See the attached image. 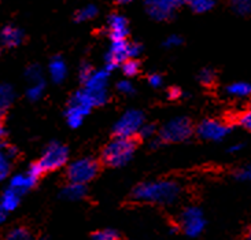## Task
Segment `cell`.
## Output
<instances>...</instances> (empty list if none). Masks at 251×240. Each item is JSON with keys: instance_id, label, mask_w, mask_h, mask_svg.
I'll use <instances>...</instances> for the list:
<instances>
[{"instance_id": "6da1fadb", "label": "cell", "mask_w": 251, "mask_h": 240, "mask_svg": "<svg viewBox=\"0 0 251 240\" xmlns=\"http://www.w3.org/2000/svg\"><path fill=\"white\" fill-rule=\"evenodd\" d=\"M181 185L173 180H154L136 185L130 198L143 203L173 205L181 196Z\"/></svg>"}, {"instance_id": "7a4b0ae2", "label": "cell", "mask_w": 251, "mask_h": 240, "mask_svg": "<svg viewBox=\"0 0 251 240\" xmlns=\"http://www.w3.org/2000/svg\"><path fill=\"white\" fill-rule=\"evenodd\" d=\"M135 139H120L114 137L104 145L100 155L103 165L109 168H123L128 165L135 155Z\"/></svg>"}, {"instance_id": "3957f363", "label": "cell", "mask_w": 251, "mask_h": 240, "mask_svg": "<svg viewBox=\"0 0 251 240\" xmlns=\"http://www.w3.org/2000/svg\"><path fill=\"white\" fill-rule=\"evenodd\" d=\"M100 162L94 157H82L73 161L66 169L69 183L87 185L99 174Z\"/></svg>"}, {"instance_id": "277c9868", "label": "cell", "mask_w": 251, "mask_h": 240, "mask_svg": "<svg viewBox=\"0 0 251 240\" xmlns=\"http://www.w3.org/2000/svg\"><path fill=\"white\" fill-rule=\"evenodd\" d=\"M194 133V125L187 117H176L170 120L158 130L159 140L165 143H183L187 142Z\"/></svg>"}, {"instance_id": "5b68a950", "label": "cell", "mask_w": 251, "mask_h": 240, "mask_svg": "<svg viewBox=\"0 0 251 240\" xmlns=\"http://www.w3.org/2000/svg\"><path fill=\"white\" fill-rule=\"evenodd\" d=\"M69 161V148L62 144L61 142H51L46 145L41 157L39 158L37 164L40 165L44 173L58 170L68 164Z\"/></svg>"}, {"instance_id": "8992f818", "label": "cell", "mask_w": 251, "mask_h": 240, "mask_svg": "<svg viewBox=\"0 0 251 240\" xmlns=\"http://www.w3.org/2000/svg\"><path fill=\"white\" fill-rule=\"evenodd\" d=\"M144 123V114L140 110H128L114 123L113 135L120 139H135Z\"/></svg>"}, {"instance_id": "52a82bcc", "label": "cell", "mask_w": 251, "mask_h": 240, "mask_svg": "<svg viewBox=\"0 0 251 240\" xmlns=\"http://www.w3.org/2000/svg\"><path fill=\"white\" fill-rule=\"evenodd\" d=\"M178 228L190 238H198L206 228L203 210L198 206H187L178 217Z\"/></svg>"}, {"instance_id": "ba28073f", "label": "cell", "mask_w": 251, "mask_h": 240, "mask_svg": "<svg viewBox=\"0 0 251 240\" xmlns=\"http://www.w3.org/2000/svg\"><path fill=\"white\" fill-rule=\"evenodd\" d=\"M44 174V171L40 168V165L37 162H33L27 168V170L21 171L17 173L10 177L8 181V187L17 191L21 195H25L26 192H29L32 188H34L37 183H39V178Z\"/></svg>"}, {"instance_id": "9c48e42d", "label": "cell", "mask_w": 251, "mask_h": 240, "mask_svg": "<svg viewBox=\"0 0 251 240\" xmlns=\"http://www.w3.org/2000/svg\"><path fill=\"white\" fill-rule=\"evenodd\" d=\"M232 126L231 123L216 120V118H206L197 126L198 136L203 140L209 142H221L231 135Z\"/></svg>"}, {"instance_id": "30bf717a", "label": "cell", "mask_w": 251, "mask_h": 240, "mask_svg": "<svg viewBox=\"0 0 251 240\" xmlns=\"http://www.w3.org/2000/svg\"><path fill=\"white\" fill-rule=\"evenodd\" d=\"M183 4H185V1L178 0H147L144 3V7L150 18L163 22L172 20Z\"/></svg>"}, {"instance_id": "8fae6325", "label": "cell", "mask_w": 251, "mask_h": 240, "mask_svg": "<svg viewBox=\"0 0 251 240\" xmlns=\"http://www.w3.org/2000/svg\"><path fill=\"white\" fill-rule=\"evenodd\" d=\"M129 43L125 40H111L107 52L104 55V69L107 72H113L117 68H121L124 62L130 59L129 56Z\"/></svg>"}, {"instance_id": "7c38bea8", "label": "cell", "mask_w": 251, "mask_h": 240, "mask_svg": "<svg viewBox=\"0 0 251 240\" xmlns=\"http://www.w3.org/2000/svg\"><path fill=\"white\" fill-rule=\"evenodd\" d=\"M69 102L78 104L84 109L92 110L94 107H102L109 102V94H107V91L94 92V91H89L87 88H82L75 92Z\"/></svg>"}, {"instance_id": "4fadbf2b", "label": "cell", "mask_w": 251, "mask_h": 240, "mask_svg": "<svg viewBox=\"0 0 251 240\" xmlns=\"http://www.w3.org/2000/svg\"><path fill=\"white\" fill-rule=\"evenodd\" d=\"M107 33L111 40H125L128 37L129 24L123 14L113 13L107 17Z\"/></svg>"}, {"instance_id": "5bb4252c", "label": "cell", "mask_w": 251, "mask_h": 240, "mask_svg": "<svg viewBox=\"0 0 251 240\" xmlns=\"http://www.w3.org/2000/svg\"><path fill=\"white\" fill-rule=\"evenodd\" d=\"M15 157H17V148L11 144L0 142V181L6 180L10 176Z\"/></svg>"}, {"instance_id": "9a60e30c", "label": "cell", "mask_w": 251, "mask_h": 240, "mask_svg": "<svg viewBox=\"0 0 251 240\" xmlns=\"http://www.w3.org/2000/svg\"><path fill=\"white\" fill-rule=\"evenodd\" d=\"M24 30L14 25H6L0 29V44L7 48L18 47L24 41Z\"/></svg>"}, {"instance_id": "2e32d148", "label": "cell", "mask_w": 251, "mask_h": 240, "mask_svg": "<svg viewBox=\"0 0 251 240\" xmlns=\"http://www.w3.org/2000/svg\"><path fill=\"white\" fill-rule=\"evenodd\" d=\"M89 113H91V110L84 109V107L75 104V103L68 102V106L65 109V118H66V122L72 129H77L81 126L85 117L88 116Z\"/></svg>"}, {"instance_id": "e0dca14e", "label": "cell", "mask_w": 251, "mask_h": 240, "mask_svg": "<svg viewBox=\"0 0 251 240\" xmlns=\"http://www.w3.org/2000/svg\"><path fill=\"white\" fill-rule=\"evenodd\" d=\"M48 73H50V78L55 84H61L65 81L68 77V65L65 59L59 55L54 56L48 63Z\"/></svg>"}, {"instance_id": "ac0fdd59", "label": "cell", "mask_w": 251, "mask_h": 240, "mask_svg": "<svg viewBox=\"0 0 251 240\" xmlns=\"http://www.w3.org/2000/svg\"><path fill=\"white\" fill-rule=\"evenodd\" d=\"M110 72L103 68L102 70H95L92 75L88 78V81L84 84V88L94 91V92H102V91H107V85H109Z\"/></svg>"}, {"instance_id": "d6986e66", "label": "cell", "mask_w": 251, "mask_h": 240, "mask_svg": "<svg viewBox=\"0 0 251 240\" xmlns=\"http://www.w3.org/2000/svg\"><path fill=\"white\" fill-rule=\"evenodd\" d=\"M87 185L82 184H75V183H68L62 188L61 198L65 200H70V202H75V200H81L87 196Z\"/></svg>"}, {"instance_id": "ffe728a7", "label": "cell", "mask_w": 251, "mask_h": 240, "mask_svg": "<svg viewBox=\"0 0 251 240\" xmlns=\"http://www.w3.org/2000/svg\"><path fill=\"white\" fill-rule=\"evenodd\" d=\"M21 198H22L21 193L11 190L10 187H7L6 190L1 192V195H0V206H1V209L6 213L14 212L20 206Z\"/></svg>"}, {"instance_id": "44dd1931", "label": "cell", "mask_w": 251, "mask_h": 240, "mask_svg": "<svg viewBox=\"0 0 251 240\" xmlns=\"http://www.w3.org/2000/svg\"><path fill=\"white\" fill-rule=\"evenodd\" d=\"M15 99V91L10 84H0V118L6 114Z\"/></svg>"}, {"instance_id": "7402d4cb", "label": "cell", "mask_w": 251, "mask_h": 240, "mask_svg": "<svg viewBox=\"0 0 251 240\" xmlns=\"http://www.w3.org/2000/svg\"><path fill=\"white\" fill-rule=\"evenodd\" d=\"M225 92L232 97H239V99H243V97H249L251 96V82L247 81H236L232 82L229 85H226Z\"/></svg>"}, {"instance_id": "603a6c76", "label": "cell", "mask_w": 251, "mask_h": 240, "mask_svg": "<svg viewBox=\"0 0 251 240\" xmlns=\"http://www.w3.org/2000/svg\"><path fill=\"white\" fill-rule=\"evenodd\" d=\"M98 13H99V10L95 4H88V6L82 7V8L75 11V22H87V21L96 18Z\"/></svg>"}, {"instance_id": "cb8c5ba5", "label": "cell", "mask_w": 251, "mask_h": 240, "mask_svg": "<svg viewBox=\"0 0 251 240\" xmlns=\"http://www.w3.org/2000/svg\"><path fill=\"white\" fill-rule=\"evenodd\" d=\"M4 240H34L32 232L25 226H15L4 236Z\"/></svg>"}, {"instance_id": "d4e9b609", "label": "cell", "mask_w": 251, "mask_h": 240, "mask_svg": "<svg viewBox=\"0 0 251 240\" xmlns=\"http://www.w3.org/2000/svg\"><path fill=\"white\" fill-rule=\"evenodd\" d=\"M190 8L197 14H204L211 11L214 6H216V1L213 0H191L187 3Z\"/></svg>"}, {"instance_id": "484cf974", "label": "cell", "mask_w": 251, "mask_h": 240, "mask_svg": "<svg viewBox=\"0 0 251 240\" xmlns=\"http://www.w3.org/2000/svg\"><path fill=\"white\" fill-rule=\"evenodd\" d=\"M25 78L29 82V85L32 84H39V82L44 81V77H43V70L39 65H29L25 70Z\"/></svg>"}, {"instance_id": "4316f807", "label": "cell", "mask_w": 251, "mask_h": 240, "mask_svg": "<svg viewBox=\"0 0 251 240\" xmlns=\"http://www.w3.org/2000/svg\"><path fill=\"white\" fill-rule=\"evenodd\" d=\"M44 91H46V81L39 82V84H32L26 89V97L32 102H37L43 97Z\"/></svg>"}, {"instance_id": "83f0119b", "label": "cell", "mask_w": 251, "mask_h": 240, "mask_svg": "<svg viewBox=\"0 0 251 240\" xmlns=\"http://www.w3.org/2000/svg\"><path fill=\"white\" fill-rule=\"evenodd\" d=\"M232 11L240 17L251 15V0H233L231 3Z\"/></svg>"}, {"instance_id": "f1b7e54d", "label": "cell", "mask_w": 251, "mask_h": 240, "mask_svg": "<svg viewBox=\"0 0 251 240\" xmlns=\"http://www.w3.org/2000/svg\"><path fill=\"white\" fill-rule=\"evenodd\" d=\"M121 70H123L124 75L128 77V78L136 77L140 72V62H139V59H128V61L123 63Z\"/></svg>"}, {"instance_id": "f546056e", "label": "cell", "mask_w": 251, "mask_h": 240, "mask_svg": "<svg viewBox=\"0 0 251 240\" xmlns=\"http://www.w3.org/2000/svg\"><path fill=\"white\" fill-rule=\"evenodd\" d=\"M198 81L204 87H211L216 82V72L211 68H204L198 74Z\"/></svg>"}, {"instance_id": "4dcf8cb0", "label": "cell", "mask_w": 251, "mask_h": 240, "mask_svg": "<svg viewBox=\"0 0 251 240\" xmlns=\"http://www.w3.org/2000/svg\"><path fill=\"white\" fill-rule=\"evenodd\" d=\"M92 240H118L120 235L114 229H102V231H96L95 233H92L91 236Z\"/></svg>"}, {"instance_id": "1f68e13d", "label": "cell", "mask_w": 251, "mask_h": 240, "mask_svg": "<svg viewBox=\"0 0 251 240\" xmlns=\"http://www.w3.org/2000/svg\"><path fill=\"white\" fill-rule=\"evenodd\" d=\"M235 120H236V123H238L239 126L245 128L247 132H250L251 133V109L246 110L243 113H240L239 116H236Z\"/></svg>"}, {"instance_id": "d6a6232c", "label": "cell", "mask_w": 251, "mask_h": 240, "mask_svg": "<svg viewBox=\"0 0 251 240\" xmlns=\"http://www.w3.org/2000/svg\"><path fill=\"white\" fill-rule=\"evenodd\" d=\"M94 72H95V69L92 68L89 63H87V62H82L81 65H80V68H78V80L82 82V85L88 81V78L92 75Z\"/></svg>"}, {"instance_id": "836d02e7", "label": "cell", "mask_w": 251, "mask_h": 240, "mask_svg": "<svg viewBox=\"0 0 251 240\" xmlns=\"http://www.w3.org/2000/svg\"><path fill=\"white\" fill-rule=\"evenodd\" d=\"M117 91L120 92V94H123V95H133L136 92L135 87H133V84L129 81V80H121V81L117 82Z\"/></svg>"}, {"instance_id": "e575fe53", "label": "cell", "mask_w": 251, "mask_h": 240, "mask_svg": "<svg viewBox=\"0 0 251 240\" xmlns=\"http://www.w3.org/2000/svg\"><path fill=\"white\" fill-rule=\"evenodd\" d=\"M235 178L239 181H251V162L246 166L239 168L235 171Z\"/></svg>"}, {"instance_id": "d590c367", "label": "cell", "mask_w": 251, "mask_h": 240, "mask_svg": "<svg viewBox=\"0 0 251 240\" xmlns=\"http://www.w3.org/2000/svg\"><path fill=\"white\" fill-rule=\"evenodd\" d=\"M156 135V126L154 123H144L142 129L139 132V137L140 139H154Z\"/></svg>"}, {"instance_id": "8d00e7d4", "label": "cell", "mask_w": 251, "mask_h": 240, "mask_svg": "<svg viewBox=\"0 0 251 240\" xmlns=\"http://www.w3.org/2000/svg\"><path fill=\"white\" fill-rule=\"evenodd\" d=\"M143 52V44L137 43V41H132L129 43V56L130 59H137Z\"/></svg>"}, {"instance_id": "74e56055", "label": "cell", "mask_w": 251, "mask_h": 240, "mask_svg": "<svg viewBox=\"0 0 251 240\" xmlns=\"http://www.w3.org/2000/svg\"><path fill=\"white\" fill-rule=\"evenodd\" d=\"M183 44V39L178 34H170L166 40L163 41V47L165 48H176Z\"/></svg>"}, {"instance_id": "f35d334b", "label": "cell", "mask_w": 251, "mask_h": 240, "mask_svg": "<svg viewBox=\"0 0 251 240\" xmlns=\"http://www.w3.org/2000/svg\"><path fill=\"white\" fill-rule=\"evenodd\" d=\"M149 84L154 88H159V87H162L163 77L158 73H152L149 75Z\"/></svg>"}, {"instance_id": "ab89813d", "label": "cell", "mask_w": 251, "mask_h": 240, "mask_svg": "<svg viewBox=\"0 0 251 240\" xmlns=\"http://www.w3.org/2000/svg\"><path fill=\"white\" fill-rule=\"evenodd\" d=\"M181 95H183L181 89H178L177 87H170L168 89V99H170V100H176Z\"/></svg>"}, {"instance_id": "60d3db41", "label": "cell", "mask_w": 251, "mask_h": 240, "mask_svg": "<svg viewBox=\"0 0 251 240\" xmlns=\"http://www.w3.org/2000/svg\"><path fill=\"white\" fill-rule=\"evenodd\" d=\"M243 147H245V144L243 143H233L232 145H229L228 152H239V151L242 150Z\"/></svg>"}, {"instance_id": "b9f144b4", "label": "cell", "mask_w": 251, "mask_h": 240, "mask_svg": "<svg viewBox=\"0 0 251 240\" xmlns=\"http://www.w3.org/2000/svg\"><path fill=\"white\" fill-rule=\"evenodd\" d=\"M4 136H6V128H4L3 122L0 121V140H1V139H4Z\"/></svg>"}, {"instance_id": "7bdbcfd3", "label": "cell", "mask_w": 251, "mask_h": 240, "mask_svg": "<svg viewBox=\"0 0 251 240\" xmlns=\"http://www.w3.org/2000/svg\"><path fill=\"white\" fill-rule=\"evenodd\" d=\"M6 214H7V213L4 212V210L1 209V206H0V224H1V222H3V221L6 219Z\"/></svg>"}, {"instance_id": "ee69618b", "label": "cell", "mask_w": 251, "mask_h": 240, "mask_svg": "<svg viewBox=\"0 0 251 240\" xmlns=\"http://www.w3.org/2000/svg\"><path fill=\"white\" fill-rule=\"evenodd\" d=\"M246 240H251V226L249 228V231L246 233Z\"/></svg>"}, {"instance_id": "f6af8a7d", "label": "cell", "mask_w": 251, "mask_h": 240, "mask_svg": "<svg viewBox=\"0 0 251 240\" xmlns=\"http://www.w3.org/2000/svg\"><path fill=\"white\" fill-rule=\"evenodd\" d=\"M130 1H126V0H123V1H118V4H129Z\"/></svg>"}, {"instance_id": "bcb514c9", "label": "cell", "mask_w": 251, "mask_h": 240, "mask_svg": "<svg viewBox=\"0 0 251 240\" xmlns=\"http://www.w3.org/2000/svg\"><path fill=\"white\" fill-rule=\"evenodd\" d=\"M37 240H48V239H47V238H39Z\"/></svg>"}]
</instances>
